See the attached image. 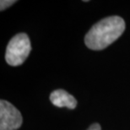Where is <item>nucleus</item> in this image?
<instances>
[{"label":"nucleus","instance_id":"2","mask_svg":"<svg viewBox=\"0 0 130 130\" xmlns=\"http://www.w3.org/2000/svg\"><path fill=\"white\" fill-rule=\"evenodd\" d=\"M31 50L30 41L25 33L14 36L9 41L6 48L5 60L11 66H19L28 58Z\"/></svg>","mask_w":130,"mask_h":130},{"label":"nucleus","instance_id":"6","mask_svg":"<svg viewBox=\"0 0 130 130\" xmlns=\"http://www.w3.org/2000/svg\"><path fill=\"white\" fill-rule=\"evenodd\" d=\"M87 130H101V129L100 124H98V123H94V124H92V125H90V128H88Z\"/></svg>","mask_w":130,"mask_h":130},{"label":"nucleus","instance_id":"3","mask_svg":"<svg viewBox=\"0 0 130 130\" xmlns=\"http://www.w3.org/2000/svg\"><path fill=\"white\" fill-rule=\"evenodd\" d=\"M22 116L19 110L9 101H0V130H16L22 124Z\"/></svg>","mask_w":130,"mask_h":130},{"label":"nucleus","instance_id":"4","mask_svg":"<svg viewBox=\"0 0 130 130\" xmlns=\"http://www.w3.org/2000/svg\"><path fill=\"white\" fill-rule=\"evenodd\" d=\"M50 101L58 107H68L74 109L77 106V101L72 95L63 90H56L50 95Z\"/></svg>","mask_w":130,"mask_h":130},{"label":"nucleus","instance_id":"5","mask_svg":"<svg viewBox=\"0 0 130 130\" xmlns=\"http://www.w3.org/2000/svg\"><path fill=\"white\" fill-rule=\"evenodd\" d=\"M16 1H14V0H2L1 2H0V9H1V11L3 10L6 9L7 8L10 7L11 5H13L14 4V3Z\"/></svg>","mask_w":130,"mask_h":130},{"label":"nucleus","instance_id":"1","mask_svg":"<svg viewBox=\"0 0 130 130\" xmlns=\"http://www.w3.org/2000/svg\"><path fill=\"white\" fill-rule=\"evenodd\" d=\"M125 27V22L121 17H106L91 27L85 36V43L91 50H102L118 40Z\"/></svg>","mask_w":130,"mask_h":130}]
</instances>
